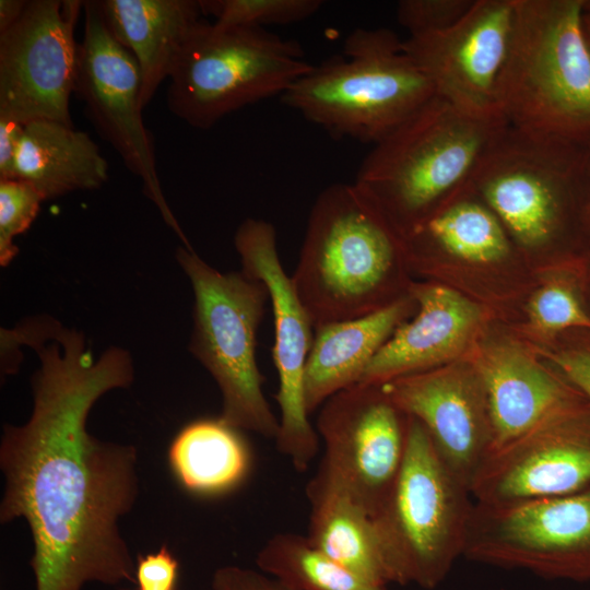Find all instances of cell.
<instances>
[{"mask_svg": "<svg viewBox=\"0 0 590 590\" xmlns=\"http://www.w3.org/2000/svg\"><path fill=\"white\" fill-rule=\"evenodd\" d=\"M16 340L36 351L40 365L30 420L3 428L0 520L27 522L36 590L135 582L118 521L137 498V450L86 429L94 403L133 381L131 356L110 346L95 358L82 332L48 318L22 323Z\"/></svg>", "mask_w": 590, "mask_h": 590, "instance_id": "cell-1", "label": "cell"}, {"mask_svg": "<svg viewBox=\"0 0 590 590\" xmlns=\"http://www.w3.org/2000/svg\"><path fill=\"white\" fill-rule=\"evenodd\" d=\"M405 240L354 184L323 189L310 210L292 279L314 327L378 311L397 292Z\"/></svg>", "mask_w": 590, "mask_h": 590, "instance_id": "cell-2", "label": "cell"}, {"mask_svg": "<svg viewBox=\"0 0 590 590\" xmlns=\"http://www.w3.org/2000/svg\"><path fill=\"white\" fill-rule=\"evenodd\" d=\"M500 115H475L435 96L374 144L354 185L405 237L470 186Z\"/></svg>", "mask_w": 590, "mask_h": 590, "instance_id": "cell-3", "label": "cell"}, {"mask_svg": "<svg viewBox=\"0 0 590 590\" xmlns=\"http://www.w3.org/2000/svg\"><path fill=\"white\" fill-rule=\"evenodd\" d=\"M470 186L514 241L590 255V187L585 145L506 125Z\"/></svg>", "mask_w": 590, "mask_h": 590, "instance_id": "cell-4", "label": "cell"}, {"mask_svg": "<svg viewBox=\"0 0 590 590\" xmlns=\"http://www.w3.org/2000/svg\"><path fill=\"white\" fill-rule=\"evenodd\" d=\"M516 15L497 90L506 123L590 143V50L583 0H515Z\"/></svg>", "mask_w": 590, "mask_h": 590, "instance_id": "cell-5", "label": "cell"}, {"mask_svg": "<svg viewBox=\"0 0 590 590\" xmlns=\"http://www.w3.org/2000/svg\"><path fill=\"white\" fill-rule=\"evenodd\" d=\"M402 42L386 28L354 30L346 58L314 66L281 99L338 137L375 144L436 96Z\"/></svg>", "mask_w": 590, "mask_h": 590, "instance_id": "cell-6", "label": "cell"}, {"mask_svg": "<svg viewBox=\"0 0 590 590\" xmlns=\"http://www.w3.org/2000/svg\"><path fill=\"white\" fill-rule=\"evenodd\" d=\"M473 507L469 485L411 417L403 464L373 518L392 583L440 585L463 556Z\"/></svg>", "mask_w": 590, "mask_h": 590, "instance_id": "cell-7", "label": "cell"}, {"mask_svg": "<svg viewBox=\"0 0 590 590\" xmlns=\"http://www.w3.org/2000/svg\"><path fill=\"white\" fill-rule=\"evenodd\" d=\"M176 259L194 296L189 351L215 380L222 396L223 422L275 439L279 418L264 393L256 359L257 334L268 291L244 272L223 273L193 248L179 246Z\"/></svg>", "mask_w": 590, "mask_h": 590, "instance_id": "cell-8", "label": "cell"}, {"mask_svg": "<svg viewBox=\"0 0 590 590\" xmlns=\"http://www.w3.org/2000/svg\"><path fill=\"white\" fill-rule=\"evenodd\" d=\"M312 68L294 40L262 27L204 20L175 61L167 106L187 125L206 130L247 105L282 96Z\"/></svg>", "mask_w": 590, "mask_h": 590, "instance_id": "cell-9", "label": "cell"}, {"mask_svg": "<svg viewBox=\"0 0 590 590\" xmlns=\"http://www.w3.org/2000/svg\"><path fill=\"white\" fill-rule=\"evenodd\" d=\"M463 556L545 579L589 580L590 486L512 505L474 502Z\"/></svg>", "mask_w": 590, "mask_h": 590, "instance_id": "cell-10", "label": "cell"}, {"mask_svg": "<svg viewBox=\"0 0 590 590\" xmlns=\"http://www.w3.org/2000/svg\"><path fill=\"white\" fill-rule=\"evenodd\" d=\"M234 245L241 272L264 284L272 307V357L279 378L275 399L280 409L276 448L297 472H305L319 449V435L309 420L304 393L315 327L292 276L284 271L274 226L248 217L236 229Z\"/></svg>", "mask_w": 590, "mask_h": 590, "instance_id": "cell-11", "label": "cell"}, {"mask_svg": "<svg viewBox=\"0 0 590 590\" xmlns=\"http://www.w3.org/2000/svg\"><path fill=\"white\" fill-rule=\"evenodd\" d=\"M411 416L382 385L357 384L329 398L316 430L324 444L319 469L374 518L403 464Z\"/></svg>", "mask_w": 590, "mask_h": 590, "instance_id": "cell-12", "label": "cell"}, {"mask_svg": "<svg viewBox=\"0 0 590 590\" xmlns=\"http://www.w3.org/2000/svg\"><path fill=\"white\" fill-rule=\"evenodd\" d=\"M83 9L84 35L79 44L74 92L101 137L113 145L128 169L141 178L146 197L190 248L162 192L153 137L142 118L139 64L109 32L99 1H83Z\"/></svg>", "mask_w": 590, "mask_h": 590, "instance_id": "cell-13", "label": "cell"}, {"mask_svg": "<svg viewBox=\"0 0 590 590\" xmlns=\"http://www.w3.org/2000/svg\"><path fill=\"white\" fill-rule=\"evenodd\" d=\"M82 8L78 0H32L20 20L0 33V116L23 125L54 120L73 126L69 102Z\"/></svg>", "mask_w": 590, "mask_h": 590, "instance_id": "cell-14", "label": "cell"}, {"mask_svg": "<svg viewBox=\"0 0 590 590\" xmlns=\"http://www.w3.org/2000/svg\"><path fill=\"white\" fill-rule=\"evenodd\" d=\"M590 486V403L558 412L495 448L475 473L473 500L512 505Z\"/></svg>", "mask_w": 590, "mask_h": 590, "instance_id": "cell-15", "label": "cell"}, {"mask_svg": "<svg viewBox=\"0 0 590 590\" xmlns=\"http://www.w3.org/2000/svg\"><path fill=\"white\" fill-rule=\"evenodd\" d=\"M515 0H476L447 30L402 42L436 96L475 115H500L497 90L515 25Z\"/></svg>", "mask_w": 590, "mask_h": 590, "instance_id": "cell-16", "label": "cell"}, {"mask_svg": "<svg viewBox=\"0 0 590 590\" xmlns=\"http://www.w3.org/2000/svg\"><path fill=\"white\" fill-rule=\"evenodd\" d=\"M382 386L424 426L439 455L470 487L493 448L486 393L474 367L444 365Z\"/></svg>", "mask_w": 590, "mask_h": 590, "instance_id": "cell-17", "label": "cell"}, {"mask_svg": "<svg viewBox=\"0 0 590 590\" xmlns=\"http://www.w3.org/2000/svg\"><path fill=\"white\" fill-rule=\"evenodd\" d=\"M410 294L417 314L398 327L358 384L384 385L444 366L464 350L481 323V308L447 286L413 284Z\"/></svg>", "mask_w": 590, "mask_h": 590, "instance_id": "cell-18", "label": "cell"}, {"mask_svg": "<svg viewBox=\"0 0 590 590\" xmlns=\"http://www.w3.org/2000/svg\"><path fill=\"white\" fill-rule=\"evenodd\" d=\"M473 367L486 393L492 450L547 417L588 402L559 373L550 371L511 345L488 346Z\"/></svg>", "mask_w": 590, "mask_h": 590, "instance_id": "cell-19", "label": "cell"}, {"mask_svg": "<svg viewBox=\"0 0 590 590\" xmlns=\"http://www.w3.org/2000/svg\"><path fill=\"white\" fill-rule=\"evenodd\" d=\"M415 305L410 294L366 316L315 328L304 375L309 415L335 393L361 381L371 359Z\"/></svg>", "mask_w": 590, "mask_h": 590, "instance_id": "cell-20", "label": "cell"}, {"mask_svg": "<svg viewBox=\"0 0 590 590\" xmlns=\"http://www.w3.org/2000/svg\"><path fill=\"white\" fill-rule=\"evenodd\" d=\"M99 5L109 32L139 64L140 104L144 109L169 78L191 34L204 21L201 1L102 0Z\"/></svg>", "mask_w": 590, "mask_h": 590, "instance_id": "cell-21", "label": "cell"}, {"mask_svg": "<svg viewBox=\"0 0 590 590\" xmlns=\"http://www.w3.org/2000/svg\"><path fill=\"white\" fill-rule=\"evenodd\" d=\"M306 496L310 544L369 582L392 583L373 518L351 495L318 468L306 485Z\"/></svg>", "mask_w": 590, "mask_h": 590, "instance_id": "cell-22", "label": "cell"}, {"mask_svg": "<svg viewBox=\"0 0 590 590\" xmlns=\"http://www.w3.org/2000/svg\"><path fill=\"white\" fill-rule=\"evenodd\" d=\"M15 173L45 201L101 188L108 180V164L86 132L54 120H36L24 125Z\"/></svg>", "mask_w": 590, "mask_h": 590, "instance_id": "cell-23", "label": "cell"}, {"mask_svg": "<svg viewBox=\"0 0 590 590\" xmlns=\"http://www.w3.org/2000/svg\"><path fill=\"white\" fill-rule=\"evenodd\" d=\"M168 460L179 484L200 496H217L239 486L249 473V447L234 428L216 418L184 426L173 439Z\"/></svg>", "mask_w": 590, "mask_h": 590, "instance_id": "cell-24", "label": "cell"}, {"mask_svg": "<svg viewBox=\"0 0 590 590\" xmlns=\"http://www.w3.org/2000/svg\"><path fill=\"white\" fill-rule=\"evenodd\" d=\"M404 240L408 248L426 246L475 263L500 261L511 250V237L503 223L471 186L423 221Z\"/></svg>", "mask_w": 590, "mask_h": 590, "instance_id": "cell-25", "label": "cell"}, {"mask_svg": "<svg viewBox=\"0 0 590 590\" xmlns=\"http://www.w3.org/2000/svg\"><path fill=\"white\" fill-rule=\"evenodd\" d=\"M258 568L292 590H389L344 568L306 535L273 534L257 554Z\"/></svg>", "mask_w": 590, "mask_h": 590, "instance_id": "cell-26", "label": "cell"}, {"mask_svg": "<svg viewBox=\"0 0 590 590\" xmlns=\"http://www.w3.org/2000/svg\"><path fill=\"white\" fill-rule=\"evenodd\" d=\"M204 15L221 27L285 25L304 21L322 5L320 0H200Z\"/></svg>", "mask_w": 590, "mask_h": 590, "instance_id": "cell-27", "label": "cell"}, {"mask_svg": "<svg viewBox=\"0 0 590 590\" xmlns=\"http://www.w3.org/2000/svg\"><path fill=\"white\" fill-rule=\"evenodd\" d=\"M578 285L567 275L540 288L529 303L531 322L550 334L571 329L590 331V312Z\"/></svg>", "mask_w": 590, "mask_h": 590, "instance_id": "cell-28", "label": "cell"}, {"mask_svg": "<svg viewBox=\"0 0 590 590\" xmlns=\"http://www.w3.org/2000/svg\"><path fill=\"white\" fill-rule=\"evenodd\" d=\"M43 201L40 193L24 180H0L1 267L10 264L17 255L19 247L14 238L31 227Z\"/></svg>", "mask_w": 590, "mask_h": 590, "instance_id": "cell-29", "label": "cell"}, {"mask_svg": "<svg viewBox=\"0 0 590 590\" xmlns=\"http://www.w3.org/2000/svg\"><path fill=\"white\" fill-rule=\"evenodd\" d=\"M476 0H402L397 19L410 36H421L449 28L460 21Z\"/></svg>", "mask_w": 590, "mask_h": 590, "instance_id": "cell-30", "label": "cell"}, {"mask_svg": "<svg viewBox=\"0 0 590 590\" xmlns=\"http://www.w3.org/2000/svg\"><path fill=\"white\" fill-rule=\"evenodd\" d=\"M568 332L569 341L543 354L590 403V331L571 329Z\"/></svg>", "mask_w": 590, "mask_h": 590, "instance_id": "cell-31", "label": "cell"}, {"mask_svg": "<svg viewBox=\"0 0 590 590\" xmlns=\"http://www.w3.org/2000/svg\"><path fill=\"white\" fill-rule=\"evenodd\" d=\"M178 570V560L163 546L155 553L138 556L135 583L139 590H175Z\"/></svg>", "mask_w": 590, "mask_h": 590, "instance_id": "cell-32", "label": "cell"}, {"mask_svg": "<svg viewBox=\"0 0 590 590\" xmlns=\"http://www.w3.org/2000/svg\"><path fill=\"white\" fill-rule=\"evenodd\" d=\"M212 588L213 590H292L264 573L238 566H224L216 569Z\"/></svg>", "mask_w": 590, "mask_h": 590, "instance_id": "cell-33", "label": "cell"}, {"mask_svg": "<svg viewBox=\"0 0 590 590\" xmlns=\"http://www.w3.org/2000/svg\"><path fill=\"white\" fill-rule=\"evenodd\" d=\"M24 125L0 116V180L16 179L15 163Z\"/></svg>", "mask_w": 590, "mask_h": 590, "instance_id": "cell-34", "label": "cell"}, {"mask_svg": "<svg viewBox=\"0 0 590 590\" xmlns=\"http://www.w3.org/2000/svg\"><path fill=\"white\" fill-rule=\"evenodd\" d=\"M27 4L26 0H0V33L20 20Z\"/></svg>", "mask_w": 590, "mask_h": 590, "instance_id": "cell-35", "label": "cell"}, {"mask_svg": "<svg viewBox=\"0 0 590 590\" xmlns=\"http://www.w3.org/2000/svg\"><path fill=\"white\" fill-rule=\"evenodd\" d=\"M583 32L590 50V14L586 12H583Z\"/></svg>", "mask_w": 590, "mask_h": 590, "instance_id": "cell-36", "label": "cell"}, {"mask_svg": "<svg viewBox=\"0 0 590 590\" xmlns=\"http://www.w3.org/2000/svg\"><path fill=\"white\" fill-rule=\"evenodd\" d=\"M585 160H586V168H587L588 181H589V187H590V143L585 145Z\"/></svg>", "mask_w": 590, "mask_h": 590, "instance_id": "cell-37", "label": "cell"}, {"mask_svg": "<svg viewBox=\"0 0 590 590\" xmlns=\"http://www.w3.org/2000/svg\"><path fill=\"white\" fill-rule=\"evenodd\" d=\"M583 10H585V12L590 14V0H585L583 1Z\"/></svg>", "mask_w": 590, "mask_h": 590, "instance_id": "cell-38", "label": "cell"}, {"mask_svg": "<svg viewBox=\"0 0 590 590\" xmlns=\"http://www.w3.org/2000/svg\"><path fill=\"white\" fill-rule=\"evenodd\" d=\"M587 13V12H586Z\"/></svg>", "mask_w": 590, "mask_h": 590, "instance_id": "cell-39", "label": "cell"}]
</instances>
